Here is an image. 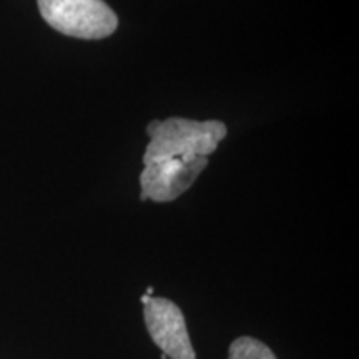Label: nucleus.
<instances>
[{"label":"nucleus","instance_id":"2","mask_svg":"<svg viewBox=\"0 0 359 359\" xmlns=\"http://www.w3.org/2000/svg\"><path fill=\"white\" fill-rule=\"evenodd\" d=\"M37 4L43 20L69 37L105 39L118 27L115 12L103 0H37Z\"/></svg>","mask_w":359,"mask_h":359},{"label":"nucleus","instance_id":"7","mask_svg":"<svg viewBox=\"0 0 359 359\" xmlns=\"http://www.w3.org/2000/svg\"><path fill=\"white\" fill-rule=\"evenodd\" d=\"M151 294H154V288H151V286H150V288L147 290V296H151Z\"/></svg>","mask_w":359,"mask_h":359},{"label":"nucleus","instance_id":"5","mask_svg":"<svg viewBox=\"0 0 359 359\" xmlns=\"http://www.w3.org/2000/svg\"><path fill=\"white\" fill-rule=\"evenodd\" d=\"M228 359H278L275 353L262 341L243 336L231 343L230 358Z\"/></svg>","mask_w":359,"mask_h":359},{"label":"nucleus","instance_id":"4","mask_svg":"<svg viewBox=\"0 0 359 359\" xmlns=\"http://www.w3.org/2000/svg\"><path fill=\"white\" fill-rule=\"evenodd\" d=\"M147 330L150 338L170 359H196L185 316L170 299L150 298L143 304Z\"/></svg>","mask_w":359,"mask_h":359},{"label":"nucleus","instance_id":"6","mask_svg":"<svg viewBox=\"0 0 359 359\" xmlns=\"http://www.w3.org/2000/svg\"><path fill=\"white\" fill-rule=\"evenodd\" d=\"M150 298H151V296H147V294H143V296H142V303H143V304H147L148 302H150Z\"/></svg>","mask_w":359,"mask_h":359},{"label":"nucleus","instance_id":"3","mask_svg":"<svg viewBox=\"0 0 359 359\" xmlns=\"http://www.w3.org/2000/svg\"><path fill=\"white\" fill-rule=\"evenodd\" d=\"M206 165L208 156H182L145 165L140 175L142 200L150 198L158 203L177 200L193 185Z\"/></svg>","mask_w":359,"mask_h":359},{"label":"nucleus","instance_id":"1","mask_svg":"<svg viewBox=\"0 0 359 359\" xmlns=\"http://www.w3.org/2000/svg\"><path fill=\"white\" fill-rule=\"evenodd\" d=\"M148 135L150 143L143 155V165L182 156H208L226 137V125L218 120H155L148 125Z\"/></svg>","mask_w":359,"mask_h":359}]
</instances>
